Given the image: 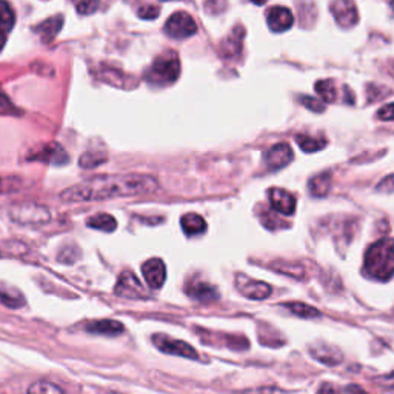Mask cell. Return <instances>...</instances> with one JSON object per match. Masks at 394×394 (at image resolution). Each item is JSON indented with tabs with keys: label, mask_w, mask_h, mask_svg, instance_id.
Wrapping results in <instances>:
<instances>
[{
	"label": "cell",
	"mask_w": 394,
	"mask_h": 394,
	"mask_svg": "<svg viewBox=\"0 0 394 394\" xmlns=\"http://www.w3.org/2000/svg\"><path fill=\"white\" fill-rule=\"evenodd\" d=\"M159 183L147 174H114L88 179L60 192L63 202H98L117 197L151 195Z\"/></svg>",
	"instance_id": "6da1fadb"
},
{
	"label": "cell",
	"mask_w": 394,
	"mask_h": 394,
	"mask_svg": "<svg viewBox=\"0 0 394 394\" xmlns=\"http://www.w3.org/2000/svg\"><path fill=\"white\" fill-rule=\"evenodd\" d=\"M365 271L381 282H387L394 276V239H382L368 248Z\"/></svg>",
	"instance_id": "7a4b0ae2"
},
{
	"label": "cell",
	"mask_w": 394,
	"mask_h": 394,
	"mask_svg": "<svg viewBox=\"0 0 394 394\" xmlns=\"http://www.w3.org/2000/svg\"><path fill=\"white\" fill-rule=\"evenodd\" d=\"M180 74V62L178 54L168 51L152 62L151 68L145 74L147 82L155 86H166L174 84Z\"/></svg>",
	"instance_id": "3957f363"
},
{
	"label": "cell",
	"mask_w": 394,
	"mask_h": 394,
	"mask_svg": "<svg viewBox=\"0 0 394 394\" xmlns=\"http://www.w3.org/2000/svg\"><path fill=\"white\" fill-rule=\"evenodd\" d=\"M8 217L18 225L23 227H42L51 222V211L45 205L25 202L13 205L8 210Z\"/></svg>",
	"instance_id": "277c9868"
},
{
	"label": "cell",
	"mask_w": 394,
	"mask_h": 394,
	"mask_svg": "<svg viewBox=\"0 0 394 394\" xmlns=\"http://www.w3.org/2000/svg\"><path fill=\"white\" fill-rule=\"evenodd\" d=\"M197 31V25L195 19L188 13L179 11L173 14L165 23V33L173 39H187L195 36Z\"/></svg>",
	"instance_id": "5b68a950"
},
{
	"label": "cell",
	"mask_w": 394,
	"mask_h": 394,
	"mask_svg": "<svg viewBox=\"0 0 394 394\" xmlns=\"http://www.w3.org/2000/svg\"><path fill=\"white\" fill-rule=\"evenodd\" d=\"M152 342H155L156 347L166 353V355H174V356H180V357H187V359H197L199 355L197 351L188 345L187 342H182L178 339H171V337L164 336V334H156L152 337Z\"/></svg>",
	"instance_id": "8992f818"
},
{
	"label": "cell",
	"mask_w": 394,
	"mask_h": 394,
	"mask_svg": "<svg viewBox=\"0 0 394 394\" xmlns=\"http://www.w3.org/2000/svg\"><path fill=\"white\" fill-rule=\"evenodd\" d=\"M114 291L120 297H128V299H147V289L143 288L140 280L136 277L131 271H124L119 276Z\"/></svg>",
	"instance_id": "52a82bcc"
},
{
	"label": "cell",
	"mask_w": 394,
	"mask_h": 394,
	"mask_svg": "<svg viewBox=\"0 0 394 394\" xmlns=\"http://www.w3.org/2000/svg\"><path fill=\"white\" fill-rule=\"evenodd\" d=\"M236 284L240 293L248 297V299H254V301L267 299L272 291V288L268 284L259 282V280H253L250 277H247L245 275H237Z\"/></svg>",
	"instance_id": "ba28073f"
},
{
	"label": "cell",
	"mask_w": 394,
	"mask_h": 394,
	"mask_svg": "<svg viewBox=\"0 0 394 394\" xmlns=\"http://www.w3.org/2000/svg\"><path fill=\"white\" fill-rule=\"evenodd\" d=\"M331 14L342 28L355 27L359 20L357 8L351 0H334L331 4Z\"/></svg>",
	"instance_id": "9c48e42d"
},
{
	"label": "cell",
	"mask_w": 394,
	"mask_h": 394,
	"mask_svg": "<svg viewBox=\"0 0 394 394\" xmlns=\"http://www.w3.org/2000/svg\"><path fill=\"white\" fill-rule=\"evenodd\" d=\"M142 272H143L145 280H147L148 287L152 289H157L165 284V279H166L165 263L160 259H157V257L145 262L142 265Z\"/></svg>",
	"instance_id": "30bf717a"
},
{
	"label": "cell",
	"mask_w": 394,
	"mask_h": 394,
	"mask_svg": "<svg viewBox=\"0 0 394 394\" xmlns=\"http://www.w3.org/2000/svg\"><path fill=\"white\" fill-rule=\"evenodd\" d=\"M267 22L271 31H275V33H284V31H288L293 27L294 18L288 8L275 6L268 11Z\"/></svg>",
	"instance_id": "8fae6325"
},
{
	"label": "cell",
	"mask_w": 394,
	"mask_h": 394,
	"mask_svg": "<svg viewBox=\"0 0 394 394\" xmlns=\"http://www.w3.org/2000/svg\"><path fill=\"white\" fill-rule=\"evenodd\" d=\"M291 159L293 151L288 143H277L265 152V160H267V165L271 170H280V168H284L291 162Z\"/></svg>",
	"instance_id": "7c38bea8"
},
{
	"label": "cell",
	"mask_w": 394,
	"mask_h": 394,
	"mask_svg": "<svg viewBox=\"0 0 394 394\" xmlns=\"http://www.w3.org/2000/svg\"><path fill=\"white\" fill-rule=\"evenodd\" d=\"M270 204L272 210H276L280 214L289 216L296 210V197L282 188H272L270 190Z\"/></svg>",
	"instance_id": "4fadbf2b"
},
{
	"label": "cell",
	"mask_w": 394,
	"mask_h": 394,
	"mask_svg": "<svg viewBox=\"0 0 394 394\" xmlns=\"http://www.w3.org/2000/svg\"><path fill=\"white\" fill-rule=\"evenodd\" d=\"M31 160H37V162L44 164H51V165H65L68 164V155L67 151L63 150L59 143H50L45 145V147L40 150L33 157H29Z\"/></svg>",
	"instance_id": "5bb4252c"
},
{
	"label": "cell",
	"mask_w": 394,
	"mask_h": 394,
	"mask_svg": "<svg viewBox=\"0 0 394 394\" xmlns=\"http://www.w3.org/2000/svg\"><path fill=\"white\" fill-rule=\"evenodd\" d=\"M86 333L91 334H102V336H119L124 333L125 327L112 319H102L93 320V322L85 325Z\"/></svg>",
	"instance_id": "9a60e30c"
},
{
	"label": "cell",
	"mask_w": 394,
	"mask_h": 394,
	"mask_svg": "<svg viewBox=\"0 0 394 394\" xmlns=\"http://www.w3.org/2000/svg\"><path fill=\"white\" fill-rule=\"evenodd\" d=\"M242 40H244V29L242 28H235L230 37H227L221 45V54L225 59L237 58L242 51Z\"/></svg>",
	"instance_id": "2e32d148"
},
{
	"label": "cell",
	"mask_w": 394,
	"mask_h": 394,
	"mask_svg": "<svg viewBox=\"0 0 394 394\" xmlns=\"http://www.w3.org/2000/svg\"><path fill=\"white\" fill-rule=\"evenodd\" d=\"M185 291L192 299H197L200 302H210L217 299V289L205 282H191L185 288Z\"/></svg>",
	"instance_id": "e0dca14e"
},
{
	"label": "cell",
	"mask_w": 394,
	"mask_h": 394,
	"mask_svg": "<svg viewBox=\"0 0 394 394\" xmlns=\"http://www.w3.org/2000/svg\"><path fill=\"white\" fill-rule=\"evenodd\" d=\"M0 302L8 308H20L25 305V297L15 287L0 282Z\"/></svg>",
	"instance_id": "ac0fdd59"
},
{
	"label": "cell",
	"mask_w": 394,
	"mask_h": 394,
	"mask_svg": "<svg viewBox=\"0 0 394 394\" xmlns=\"http://www.w3.org/2000/svg\"><path fill=\"white\" fill-rule=\"evenodd\" d=\"M62 27H63L62 15H54V18L40 23V25L36 28V33H39V36L42 37L44 42L48 44L59 34V31L62 29Z\"/></svg>",
	"instance_id": "d6986e66"
},
{
	"label": "cell",
	"mask_w": 394,
	"mask_h": 394,
	"mask_svg": "<svg viewBox=\"0 0 394 394\" xmlns=\"http://www.w3.org/2000/svg\"><path fill=\"white\" fill-rule=\"evenodd\" d=\"M180 223H182V230L187 232L188 236L202 235V232L206 230V222L204 221V217H200L196 213L185 214L180 219Z\"/></svg>",
	"instance_id": "ffe728a7"
},
{
	"label": "cell",
	"mask_w": 394,
	"mask_h": 394,
	"mask_svg": "<svg viewBox=\"0 0 394 394\" xmlns=\"http://www.w3.org/2000/svg\"><path fill=\"white\" fill-rule=\"evenodd\" d=\"M86 225L90 228L105 231V232H111V231H114L117 228V222H116L114 217L110 216V214H105V213L88 217Z\"/></svg>",
	"instance_id": "44dd1931"
},
{
	"label": "cell",
	"mask_w": 394,
	"mask_h": 394,
	"mask_svg": "<svg viewBox=\"0 0 394 394\" xmlns=\"http://www.w3.org/2000/svg\"><path fill=\"white\" fill-rule=\"evenodd\" d=\"M310 192L313 196L316 197H324L327 192L331 188V176L329 173H324V174H319L316 178H313L310 180Z\"/></svg>",
	"instance_id": "7402d4cb"
},
{
	"label": "cell",
	"mask_w": 394,
	"mask_h": 394,
	"mask_svg": "<svg viewBox=\"0 0 394 394\" xmlns=\"http://www.w3.org/2000/svg\"><path fill=\"white\" fill-rule=\"evenodd\" d=\"M15 23V13L6 0H0V29L11 31Z\"/></svg>",
	"instance_id": "603a6c76"
},
{
	"label": "cell",
	"mask_w": 394,
	"mask_h": 394,
	"mask_svg": "<svg viewBox=\"0 0 394 394\" xmlns=\"http://www.w3.org/2000/svg\"><path fill=\"white\" fill-rule=\"evenodd\" d=\"M107 156L100 151H88L85 155L80 156L79 164L82 168H96L102 164H105Z\"/></svg>",
	"instance_id": "cb8c5ba5"
},
{
	"label": "cell",
	"mask_w": 394,
	"mask_h": 394,
	"mask_svg": "<svg viewBox=\"0 0 394 394\" xmlns=\"http://www.w3.org/2000/svg\"><path fill=\"white\" fill-rule=\"evenodd\" d=\"M317 94L327 102H334L337 99V90L333 80H320L316 84Z\"/></svg>",
	"instance_id": "d4e9b609"
},
{
	"label": "cell",
	"mask_w": 394,
	"mask_h": 394,
	"mask_svg": "<svg viewBox=\"0 0 394 394\" xmlns=\"http://www.w3.org/2000/svg\"><path fill=\"white\" fill-rule=\"evenodd\" d=\"M285 307L294 313V315L301 316L303 319H313V317H317L319 316V311L316 308L310 307V305H305L301 302H291V303H285Z\"/></svg>",
	"instance_id": "484cf974"
},
{
	"label": "cell",
	"mask_w": 394,
	"mask_h": 394,
	"mask_svg": "<svg viewBox=\"0 0 394 394\" xmlns=\"http://www.w3.org/2000/svg\"><path fill=\"white\" fill-rule=\"evenodd\" d=\"M296 142L299 143V147L305 151V152H315V151H319V150H322L325 147V140L322 139H315V138H308V136H297L296 138Z\"/></svg>",
	"instance_id": "4316f807"
},
{
	"label": "cell",
	"mask_w": 394,
	"mask_h": 394,
	"mask_svg": "<svg viewBox=\"0 0 394 394\" xmlns=\"http://www.w3.org/2000/svg\"><path fill=\"white\" fill-rule=\"evenodd\" d=\"M79 14H93L99 8V0H71Z\"/></svg>",
	"instance_id": "83f0119b"
},
{
	"label": "cell",
	"mask_w": 394,
	"mask_h": 394,
	"mask_svg": "<svg viewBox=\"0 0 394 394\" xmlns=\"http://www.w3.org/2000/svg\"><path fill=\"white\" fill-rule=\"evenodd\" d=\"M29 393H63V390L58 385L48 383V382H37L34 385H31L28 388Z\"/></svg>",
	"instance_id": "f1b7e54d"
},
{
	"label": "cell",
	"mask_w": 394,
	"mask_h": 394,
	"mask_svg": "<svg viewBox=\"0 0 394 394\" xmlns=\"http://www.w3.org/2000/svg\"><path fill=\"white\" fill-rule=\"evenodd\" d=\"M77 250L76 245H70V247H63L62 251L59 253V261L63 263H72L74 261H77L79 254L76 256L74 251Z\"/></svg>",
	"instance_id": "f546056e"
},
{
	"label": "cell",
	"mask_w": 394,
	"mask_h": 394,
	"mask_svg": "<svg viewBox=\"0 0 394 394\" xmlns=\"http://www.w3.org/2000/svg\"><path fill=\"white\" fill-rule=\"evenodd\" d=\"M225 6H227V0H206L205 10L210 14H219L225 11Z\"/></svg>",
	"instance_id": "4dcf8cb0"
},
{
	"label": "cell",
	"mask_w": 394,
	"mask_h": 394,
	"mask_svg": "<svg viewBox=\"0 0 394 394\" xmlns=\"http://www.w3.org/2000/svg\"><path fill=\"white\" fill-rule=\"evenodd\" d=\"M301 103L307 108H310L311 111H316V112H322L325 110V105L322 102L317 100V99H313V98H307V96L301 98Z\"/></svg>",
	"instance_id": "1f68e13d"
},
{
	"label": "cell",
	"mask_w": 394,
	"mask_h": 394,
	"mask_svg": "<svg viewBox=\"0 0 394 394\" xmlns=\"http://www.w3.org/2000/svg\"><path fill=\"white\" fill-rule=\"evenodd\" d=\"M159 8L155 5H147L139 10V15L142 19H156L159 15Z\"/></svg>",
	"instance_id": "d6a6232c"
},
{
	"label": "cell",
	"mask_w": 394,
	"mask_h": 394,
	"mask_svg": "<svg viewBox=\"0 0 394 394\" xmlns=\"http://www.w3.org/2000/svg\"><path fill=\"white\" fill-rule=\"evenodd\" d=\"M377 117L381 120H394V103H390L387 107H382L377 112Z\"/></svg>",
	"instance_id": "836d02e7"
},
{
	"label": "cell",
	"mask_w": 394,
	"mask_h": 394,
	"mask_svg": "<svg viewBox=\"0 0 394 394\" xmlns=\"http://www.w3.org/2000/svg\"><path fill=\"white\" fill-rule=\"evenodd\" d=\"M377 190L383 191V192H391V191H394V176H390V178L383 179V180L379 183V187H377Z\"/></svg>",
	"instance_id": "e575fe53"
},
{
	"label": "cell",
	"mask_w": 394,
	"mask_h": 394,
	"mask_svg": "<svg viewBox=\"0 0 394 394\" xmlns=\"http://www.w3.org/2000/svg\"><path fill=\"white\" fill-rule=\"evenodd\" d=\"M5 107H6V108H8V107H10V102H8V100H6V98H5V96H4L2 93H0V110H2V108H5Z\"/></svg>",
	"instance_id": "d590c367"
},
{
	"label": "cell",
	"mask_w": 394,
	"mask_h": 394,
	"mask_svg": "<svg viewBox=\"0 0 394 394\" xmlns=\"http://www.w3.org/2000/svg\"><path fill=\"white\" fill-rule=\"evenodd\" d=\"M5 44H6V34H5V31L0 29V51L4 50Z\"/></svg>",
	"instance_id": "8d00e7d4"
},
{
	"label": "cell",
	"mask_w": 394,
	"mask_h": 394,
	"mask_svg": "<svg viewBox=\"0 0 394 394\" xmlns=\"http://www.w3.org/2000/svg\"><path fill=\"white\" fill-rule=\"evenodd\" d=\"M267 2L268 0H253V4H256V5H265Z\"/></svg>",
	"instance_id": "74e56055"
},
{
	"label": "cell",
	"mask_w": 394,
	"mask_h": 394,
	"mask_svg": "<svg viewBox=\"0 0 394 394\" xmlns=\"http://www.w3.org/2000/svg\"><path fill=\"white\" fill-rule=\"evenodd\" d=\"M4 191V182H2V179H0V192Z\"/></svg>",
	"instance_id": "f35d334b"
},
{
	"label": "cell",
	"mask_w": 394,
	"mask_h": 394,
	"mask_svg": "<svg viewBox=\"0 0 394 394\" xmlns=\"http://www.w3.org/2000/svg\"><path fill=\"white\" fill-rule=\"evenodd\" d=\"M391 8H393V11H394V0H391Z\"/></svg>",
	"instance_id": "ab89813d"
}]
</instances>
